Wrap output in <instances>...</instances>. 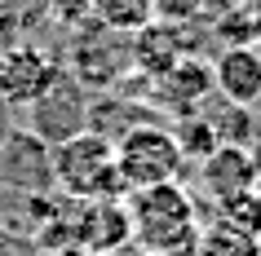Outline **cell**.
Listing matches in <instances>:
<instances>
[{
	"label": "cell",
	"instance_id": "6da1fadb",
	"mask_svg": "<svg viewBox=\"0 0 261 256\" xmlns=\"http://www.w3.org/2000/svg\"><path fill=\"white\" fill-rule=\"evenodd\" d=\"M128 221L133 243L155 256H191L199 239V208L181 181L146 186L128 194Z\"/></svg>",
	"mask_w": 261,
	"mask_h": 256
},
{
	"label": "cell",
	"instance_id": "7a4b0ae2",
	"mask_svg": "<svg viewBox=\"0 0 261 256\" xmlns=\"http://www.w3.org/2000/svg\"><path fill=\"white\" fill-rule=\"evenodd\" d=\"M49 177L62 194L80 203L93 199H120L124 181L120 168H115V141L93 128H80V133L62 137L54 150H49Z\"/></svg>",
	"mask_w": 261,
	"mask_h": 256
},
{
	"label": "cell",
	"instance_id": "3957f363",
	"mask_svg": "<svg viewBox=\"0 0 261 256\" xmlns=\"http://www.w3.org/2000/svg\"><path fill=\"white\" fill-rule=\"evenodd\" d=\"M181 163H186V155H181L173 128H164V124H155V120L138 124V128H128V133L115 137V168H120L124 194L177 181Z\"/></svg>",
	"mask_w": 261,
	"mask_h": 256
},
{
	"label": "cell",
	"instance_id": "277c9868",
	"mask_svg": "<svg viewBox=\"0 0 261 256\" xmlns=\"http://www.w3.org/2000/svg\"><path fill=\"white\" fill-rule=\"evenodd\" d=\"M58 71L62 67L40 44H9V49H0V102L5 106H31L58 80Z\"/></svg>",
	"mask_w": 261,
	"mask_h": 256
},
{
	"label": "cell",
	"instance_id": "5b68a950",
	"mask_svg": "<svg viewBox=\"0 0 261 256\" xmlns=\"http://www.w3.org/2000/svg\"><path fill=\"white\" fill-rule=\"evenodd\" d=\"M199 186L208 190V199L217 203V208L239 199V194H248V190H257L261 177L252 168V159H248V146L221 141L217 150H208L204 163H199Z\"/></svg>",
	"mask_w": 261,
	"mask_h": 256
},
{
	"label": "cell",
	"instance_id": "8992f818",
	"mask_svg": "<svg viewBox=\"0 0 261 256\" xmlns=\"http://www.w3.org/2000/svg\"><path fill=\"white\" fill-rule=\"evenodd\" d=\"M213 89L230 106H257L261 102V53L252 44H230L213 62Z\"/></svg>",
	"mask_w": 261,
	"mask_h": 256
},
{
	"label": "cell",
	"instance_id": "52a82bcc",
	"mask_svg": "<svg viewBox=\"0 0 261 256\" xmlns=\"http://www.w3.org/2000/svg\"><path fill=\"white\" fill-rule=\"evenodd\" d=\"M80 243L97 256H115L124 243H133V221H128V203L120 199H93L84 203L80 225H75Z\"/></svg>",
	"mask_w": 261,
	"mask_h": 256
},
{
	"label": "cell",
	"instance_id": "ba28073f",
	"mask_svg": "<svg viewBox=\"0 0 261 256\" xmlns=\"http://www.w3.org/2000/svg\"><path fill=\"white\" fill-rule=\"evenodd\" d=\"M191 44H181V27H168V22H146L142 31H133V44H128V62L146 75V80H164L168 71L186 58Z\"/></svg>",
	"mask_w": 261,
	"mask_h": 256
},
{
	"label": "cell",
	"instance_id": "9c48e42d",
	"mask_svg": "<svg viewBox=\"0 0 261 256\" xmlns=\"http://www.w3.org/2000/svg\"><path fill=\"white\" fill-rule=\"evenodd\" d=\"M155 84L164 89L168 102H177L181 110H195L208 93H213V67L199 62V58H181L177 67L168 71L164 80H155Z\"/></svg>",
	"mask_w": 261,
	"mask_h": 256
},
{
	"label": "cell",
	"instance_id": "30bf717a",
	"mask_svg": "<svg viewBox=\"0 0 261 256\" xmlns=\"http://www.w3.org/2000/svg\"><path fill=\"white\" fill-rule=\"evenodd\" d=\"M191 256H261V239L217 216V221L199 225V239H195Z\"/></svg>",
	"mask_w": 261,
	"mask_h": 256
},
{
	"label": "cell",
	"instance_id": "8fae6325",
	"mask_svg": "<svg viewBox=\"0 0 261 256\" xmlns=\"http://www.w3.org/2000/svg\"><path fill=\"white\" fill-rule=\"evenodd\" d=\"M93 18H97V27L115 31V36H133L146 22H155L151 0H93Z\"/></svg>",
	"mask_w": 261,
	"mask_h": 256
},
{
	"label": "cell",
	"instance_id": "7c38bea8",
	"mask_svg": "<svg viewBox=\"0 0 261 256\" xmlns=\"http://www.w3.org/2000/svg\"><path fill=\"white\" fill-rule=\"evenodd\" d=\"M177 146H181V155H195V159H204L208 150H217L221 146V137H217V128H213V120H199V115H186V120L177 124Z\"/></svg>",
	"mask_w": 261,
	"mask_h": 256
},
{
	"label": "cell",
	"instance_id": "4fadbf2b",
	"mask_svg": "<svg viewBox=\"0 0 261 256\" xmlns=\"http://www.w3.org/2000/svg\"><path fill=\"white\" fill-rule=\"evenodd\" d=\"M217 216L261 239V190H248V194H239V199L221 203V208H217Z\"/></svg>",
	"mask_w": 261,
	"mask_h": 256
},
{
	"label": "cell",
	"instance_id": "5bb4252c",
	"mask_svg": "<svg viewBox=\"0 0 261 256\" xmlns=\"http://www.w3.org/2000/svg\"><path fill=\"white\" fill-rule=\"evenodd\" d=\"M208 9V0H151V18L168 27H186Z\"/></svg>",
	"mask_w": 261,
	"mask_h": 256
},
{
	"label": "cell",
	"instance_id": "9a60e30c",
	"mask_svg": "<svg viewBox=\"0 0 261 256\" xmlns=\"http://www.w3.org/2000/svg\"><path fill=\"white\" fill-rule=\"evenodd\" d=\"M49 9H54V18H62V22H80L84 14H93V0H44Z\"/></svg>",
	"mask_w": 261,
	"mask_h": 256
},
{
	"label": "cell",
	"instance_id": "2e32d148",
	"mask_svg": "<svg viewBox=\"0 0 261 256\" xmlns=\"http://www.w3.org/2000/svg\"><path fill=\"white\" fill-rule=\"evenodd\" d=\"M244 14L252 22V40H261V0H244Z\"/></svg>",
	"mask_w": 261,
	"mask_h": 256
},
{
	"label": "cell",
	"instance_id": "e0dca14e",
	"mask_svg": "<svg viewBox=\"0 0 261 256\" xmlns=\"http://www.w3.org/2000/svg\"><path fill=\"white\" fill-rule=\"evenodd\" d=\"M248 159H252V168H257V177H261V141H257V146H248Z\"/></svg>",
	"mask_w": 261,
	"mask_h": 256
},
{
	"label": "cell",
	"instance_id": "ac0fdd59",
	"mask_svg": "<svg viewBox=\"0 0 261 256\" xmlns=\"http://www.w3.org/2000/svg\"><path fill=\"white\" fill-rule=\"evenodd\" d=\"M146 256H155V252H146Z\"/></svg>",
	"mask_w": 261,
	"mask_h": 256
}]
</instances>
